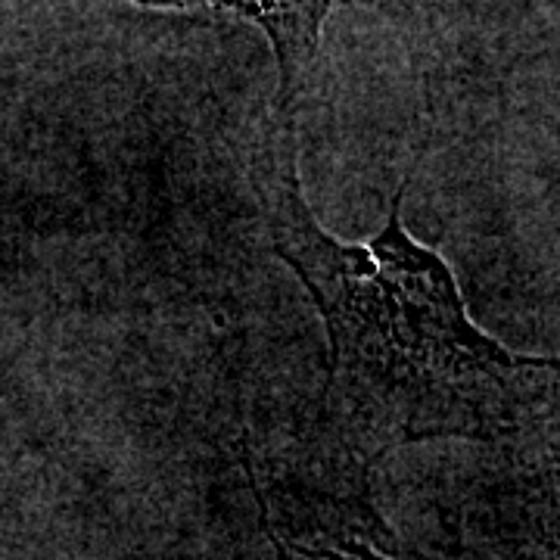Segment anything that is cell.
Returning a JSON list of instances; mask_svg holds the SVG:
<instances>
[{
    "label": "cell",
    "mask_w": 560,
    "mask_h": 560,
    "mask_svg": "<svg viewBox=\"0 0 560 560\" xmlns=\"http://www.w3.org/2000/svg\"><path fill=\"white\" fill-rule=\"evenodd\" d=\"M249 180L268 241L324 318L320 420L342 445L381 458L415 442H495L551 415L558 361L517 355L467 318L448 265L401 224L405 187L371 241L330 237L302 194L287 116L259 143Z\"/></svg>",
    "instance_id": "cell-1"
}]
</instances>
